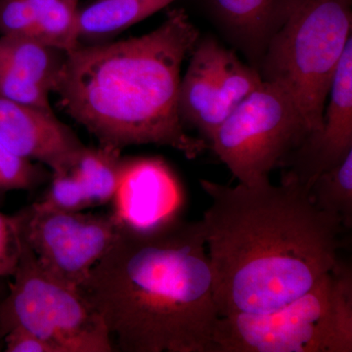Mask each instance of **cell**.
I'll list each match as a JSON object with an SVG mask.
<instances>
[{
  "label": "cell",
  "instance_id": "cell-13",
  "mask_svg": "<svg viewBox=\"0 0 352 352\" xmlns=\"http://www.w3.org/2000/svg\"><path fill=\"white\" fill-rule=\"evenodd\" d=\"M307 0H208L224 38L258 69L273 38Z\"/></svg>",
  "mask_w": 352,
  "mask_h": 352
},
{
  "label": "cell",
  "instance_id": "cell-25",
  "mask_svg": "<svg viewBox=\"0 0 352 352\" xmlns=\"http://www.w3.org/2000/svg\"><path fill=\"white\" fill-rule=\"evenodd\" d=\"M3 338V333H2L1 329H0V351H1V349H3L4 346Z\"/></svg>",
  "mask_w": 352,
  "mask_h": 352
},
{
  "label": "cell",
  "instance_id": "cell-23",
  "mask_svg": "<svg viewBox=\"0 0 352 352\" xmlns=\"http://www.w3.org/2000/svg\"><path fill=\"white\" fill-rule=\"evenodd\" d=\"M22 240L16 215L0 212V278L12 277L19 264Z\"/></svg>",
  "mask_w": 352,
  "mask_h": 352
},
{
  "label": "cell",
  "instance_id": "cell-16",
  "mask_svg": "<svg viewBox=\"0 0 352 352\" xmlns=\"http://www.w3.org/2000/svg\"><path fill=\"white\" fill-rule=\"evenodd\" d=\"M175 0H100L78 11V31L106 34L126 29L170 6Z\"/></svg>",
  "mask_w": 352,
  "mask_h": 352
},
{
  "label": "cell",
  "instance_id": "cell-4",
  "mask_svg": "<svg viewBox=\"0 0 352 352\" xmlns=\"http://www.w3.org/2000/svg\"><path fill=\"white\" fill-rule=\"evenodd\" d=\"M214 352H351L352 272L339 261L314 288L263 314L219 317Z\"/></svg>",
  "mask_w": 352,
  "mask_h": 352
},
{
  "label": "cell",
  "instance_id": "cell-14",
  "mask_svg": "<svg viewBox=\"0 0 352 352\" xmlns=\"http://www.w3.org/2000/svg\"><path fill=\"white\" fill-rule=\"evenodd\" d=\"M66 56L65 51L41 43L31 36H0V65L54 89Z\"/></svg>",
  "mask_w": 352,
  "mask_h": 352
},
{
  "label": "cell",
  "instance_id": "cell-8",
  "mask_svg": "<svg viewBox=\"0 0 352 352\" xmlns=\"http://www.w3.org/2000/svg\"><path fill=\"white\" fill-rule=\"evenodd\" d=\"M15 215L21 237L41 267L75 289L110 249L120 226L113 214L57 212L36 203Z\"/></svg>",
  "mask_w": 352,
  "mask_h": 352
},
{
  "label": "cell",
  "instance_id": "cell-1",
  "mask_svg": "<svg viewBox=\"0 0 352 352\" xmlns=\"http://www.w3.org/2000/svg\"><path fill=\"white\" fill-rule=\"evenodd\" d=\"M200 184L210 199L201 223L219 317L276 310L339 263L346 228L296 180Z\"/></svg>",
  "mask_w": 352,
  "mask_h": 352
},
{
  "label": "cell",
  "instance_id": "cell-21",
  "mask_svg": "<svg viewBox=\"0 0 352 352\" xmlns=\"http://www.w3.org/2000/svg\"><path fill=\"white\" fill-rule=\"evenodd\" d=\"M39 178L41 173L30 160L15 154L0 141V191L31 189Z\"/></svg>",
  "mask_w": 352,
  "mask_h": 352
},
{
  "label": "cell",
  "instance_id": "cell-19",
  "mask_svg": "<svg viewBox=\"0 0 352 352\" xmlns=\"http://www.w3.org/2000/svg\"><path fill=\"white\" fill-rule=\"evenodd\" d=\"M36 205L46 210L64 212H82L92 207L82 183L71 170L53 173L50 191Z\"/></svg>",
  "mask_w": 352,
  "mask_h": 352
},
{
  "label": "cell",
  "instance_id": "cell-10",
  "mask_svg": "<svg viewBox=\"0 0 352 352\" xmlns=\"http://www.w3.org/2000/svg\"><path fill=\"white\" fill-rule=\"evenodd\" d=\"M320 131L311 132L285 157L282 177L310 188L315 178L339 164L352 152V39L336 69Z\"/></svg>",
  "mask_w": 352,
  "mask_h": 352
},
{
  "label": "cell",
  "instance_id": "cell-12",
  "mask_svg": "<svg viewBox=\"0 0 352 352\" xmlns=\"http://www.w3.org/2000/svg\"><path fill=\"white\" fill-rule=\"evenodd\" d=\"M0 141L25 159L67 173L85 148L78 136L54 113L0 96Z\"/></svg>",
  "mask_w": 352,
  "mask_h": 352
},
{
  "label": "cell",
  "instance_id": "cell-20",
  "mask_svg": "<svg viewBox=\"0 0 352 352\" xmlns=\"http://www.w3.org/2000/svg\"><path fill=\"white\" fill-rule=\"evenodd\" d=\"M50 91L36 80L0 66V96L23 105L53 113Z\"/></svg>",
  "mask_w": 352,
  "mask_h": 352
},
{
  "label": "cell",
  "instance_id": "cell-7",
  "mask_svg": "<svg viewBox=\"0 0 352 352\" xmlns=\"http://www.w3.org/2000/svg\"><path fill=\"white\" fill-rule=\"evenodd\" d=\"M310 133L288 90L263 80L220 124L208 146L239 183L256 185L270 182V173Z\"/></svg>",
  "mask_w": 352,
  "mask_h": 352
},
{
  "label": "cell",
  "instance_id": "cell-5",
  "mask_svg": "<svg viewBox=\"0 0 352 352\" xmlns=\"http://www.w3.org/2000/svg\"><path fill=\"white\" fill-rule=\"evenodd\" d=\"M352 0H307L268 45L258 73L283 85L320 131L336 69L352 39Z\"/></svg>",
  "mask_w": 352,
  "mask_h": 352
},
{
  "label": "cell",
  "instance_id": "cell-11",
  "mask_svg": "<svg viewBox=\"0 0 352 352\" xmlns=\"http://www.w3.org/2000/svg\"><path fill=\"white\" fill-rule=\"evenodd\" d=\"M113 215L122 226L149 228L182 217L184 190L159 157L124 159L113 197Z\"/></svg>",
  "mask_w": 352,
  "mask_h": 352
},
{
  "label": "cell",
  "instance_id": "cell-18",
  "mask_svg": "<svg viewBox=\"0 0 352 352\" xmlns=\"http://www.w3.org/2000/svg\"><path fill=\"white\" fill-rule=\"evenodd\" d=\"M309 193L317 207L340 219L344 228H351L352 152L339 164L317 176Z\"/></svg>",
  "mask_w": 352,
  "mask_h": 352
},
{
  "label": "cell",
  "instance_id": "cell-6",
  "mask_svg": "<svg viewBox=\"0 0 352 352\" xmlns=\"http://www.w3.org/2000/svg\"><path fill=\"white\" fill-rule=\"evenodd\" d=\"M9 292L0 302L3 336L22 328L57 352L115 351L105 322L80 293L51 276L39 265L24 240Z\"/></svg>",
  "mask_w": 352,
  "mask_h": 352
},
{
  "label": "cell",
  "instance_id": "cell-9",
  "mask_svg": "<svg viewBox=\"0 0 352 352\" xmlns=\"http://www.w3.org/2000/svg\"><path fill=\"white\" fill-rule=\"evenodd\" d=\"M180 80L178 113L183 126L210 143L214 132L263 82L258 69L212 36L199 39Z\"/></svg>",
  "mask_w": 352,
  "mask_h": 352
},
{
  "label": "cell",
  "instance_id": "cell-17",
  "mask_svg": "<svg viewBox=\"0 0 352 352\" xmlns=\"http://www.w3.org/2000/svg\"><path fill=\"white\" fill-rule=\"evenodd\" d=\"M36 38L41 43L68 52L78 46V11L76 0H29Z\"/></svg>",
  "mask_w": 352,
  "mask_h": 352
},
{
  "label": "cell",
  "instance_id": "cell-15",
  "mask_svg": "<svg viewBox=\"0 0 352 352\" xmlns=\"http://www.w3.org/2000/svg\"><path fill=\"white\" fill-rule=\"evenodd\" d=\"M120 152L107 146H85L76 157L71 171L82 183L92 207L112 203L124 166Z\"/></svg>",
  "mask_w": 352,
  "mask_h": 352
},
{
  "label": "cell",
  "instance_id": "cell-3",
  "mask_svg": "<svg viewBox=\"0 0 352 352\" xmlns=\"http://www.w3.org/2000/svg\"><path fill=\"white\" fill-rule=\"evenodd\" d=\"M200 34L183 9L154 31L66 52L53 92L101 146L173 148L193 160L210 148L187 133L178 113L182 66Z\"/></svg>",
  "mask_w": 352,
  "mask_h": 352
},
{
  "label": "cell",
  "instance_id": "cell-22",
  "mask_svg": "<svg viewBox=\"0 0 352 352\" xmlns=\"http://www.w3.org/2000/svg\"><path fill=\"white\" fill-rule=\"evenodd\" d=\"M0 34L36 38V22L29 0H0Z\"/></svg>",
  "mask_w": 352,
  "mask_h": 352
},
{
  "label": "cell",
  "instance_id": "cell-2",
  "mask_svg": "<svg viewBox=\"0 0 352 352\" xmlns=\"http://www.w3.org/2000/svg\"><path fill=\"white\" fill-rule=\"evenodd\" d=\"M80 291L119 351L214 352L219 315L201 220L120 224Z\"/></svg>",
  "mask_w": 352,
  "mask_h": 352
},
{
  "label": "cell",
  "instance_id": "cell-24",
  "mask_svg": "<svg viewBox=\"0 0 352 352\" xmlns=\"http://www.w3.org/2000/svg\"><path fill=\"white\" fill-rule=\"evenodd\" d=\"M6 352H57L54 346L22 328H13L3 338Z\"/></svg>",
  "mask_w": 352,
  "mask_h": 352
}]
</instances>
